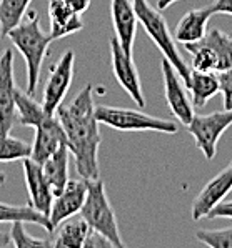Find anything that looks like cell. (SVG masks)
Returning <instances> with one entry per match:
<instances>
[{
  "instance_id": "obj_1",
  "label": "cell",
  "mask_w": 232,
  "mask_h": 248,
  "mask_svg": "<svg viewBox=\"0 0 232 248\" xmlns=\"http://www.w3.org/2000/svg\"><path fill=\"white\" fill-rule=\"evenodd\" d=\"M67 135V145L75 162L77 173L85 180H96L99 171L100 122L96 117L92 85H85L68 104H62L55 112Z\"/></svg>"
},
{
  "instance_id": "obj_2",
  "label": "cell",
  "mask_w": 232,
  "mask_h": 248,
  "mask_svg": "<svg viewBox=\"0 0 232 248\" xmlns=\"http://www.w3.org/2000/svg\"><path fill=\"white\" fill-rule=\"evenodd\" d=\"M12 45L22 53L25 60L27 72V89L30 95L35 93L40 80V70L49 52V45L54 42L50 32H44L39 24V14L35 10H29L25 18L7 35Z\"/></svg>"
},
{
  "instance_id": "obj_3",
  "label": "cell",
  "mask_w": 232,
  "mask_h": 248,
  "mask_svg": "<svg viewBox=\"0 0 232 248\" xmlns=\"http://www.w3.org/2000/svg\"><path fill=\"white\" fill-rule=\"evenodd\" d=\"M132 5L135 9L139 24L144 27L150 40L157 45L164 59L172 63V67L177 70L179 77L182 78L185 85L189 82V77H191V68L187 67V62L182 59L181 52H179L174 33L170 32L166 17L161 14V10L154 9L150 5L149 0H132Z\"/></svg>"
},
{
  "instance_id": "obj_4",
  "label": "cell",
  "mask_w": 232,
  "mask_h": 248,
  "mask_svg": "<svg viewBox=\"0 0 232 248\" xmlns=\"http://www.w3.org/2000/svg\"><path fill=\"white\" fill-rule=\"evenodd\" d=\"M81 217L89 223L90 230H96L107 236L114 248L125 247L122 236H120L116 212L110 205L105 185L100 178L87 180V198L81 210Z\"/></svg>"
},
{
  "instance_id": "obj_5",
  "label": "cell",
  "mask_w": 232,
  "mask_h": 248,
  "mask_svg": "<svg viewBox=\"0 0 232 248\" xmlns=\"http://www.w3.org/2000/svg\"><path fill=\"white\" fill-rule=\"evenodd\" d=\"M96 117L100 124L119 132H159L169 135L179 132L176 122L149 115L135 108L96 105Z\"/></svg>"
},
{
  "instance_id": "obj_6",
  "label": "cell",
  "mask_w": 232,
  "mask_h": 248,
  "mask_svg": "<svg viewBox=\"0 0 232 248\" xmlns=\"http://www.w3.org/2000/svg\"><path fill=\"white\" fill-rule=\"evenodd\" d=\"M232 125V110H217L207 115H194L187 132L196 140V147L207 160H212L217 154V143L222 133Z\"/></svg>"
},
{
  "instance_id": "obj_7",
  "label": "cell",
  "mask_w": 232,
  "mask_h": 248,
  "mask_svg": "<svg viewBox=\"0 0 232 248\" xmlns=\"http://www.w3.org/2000/svg\"><path fill=\"white\" fill-rule=\"evenodd\" d=\"M74 65L75 53L67 50L50 68V75L45 82L44 93H42V107L49 115H55L57 108L64 104V98L74 80Z\"/></svg>"
},
{
  "instance_id": "obj_8",
  "label": "cell",
  "mask_w": 232,
  "mask_h": 248,
  "mask_svg": "<svg viewBox=\"0 0 232 248\" xmlns=\"http://www.w3.org/2000/svg\"><path fill=\"white\" fill-rule=\"evenodd\" d=\"M161 72H162V78H164V92H166L167 105H169L170 112L174 113V117L184 127H187L194 115H196V112H194L196 107H194L191 97L185 92L184 82L179 77L177 70L172 67V63L169 60L164 59L161 62Z\"/></svg>"
},
{
  "instance_id": "obj_9",
  "label": "cell",
  "mask_w": 232,
  "mask_h": 248,
  "mask_svg": "<svg viewBox=\"0 0 232 248\" xmlns=\"http://www.w3.org/2000/svg\"><path fill=\"white\" fill-rule=\"evenodd\" d=\"M110 60H112L114 77L119 82V85L127 92L129 97L135 102L137 107L142 108L146 105V98H144L139 72H137L134 59L124 52V48L120 47L117 37L110 39Z\"/></svg>"
},
{
  "instance_id": "obj_10",
  "label": "cell",
  "mask_w": 232,
  "mask_h": 248,
  "mask_svg": "<svg viewBox=\"0 0 232 248\" xmlns=\"http://www.w3.org/2000/svg\"><path fill=\"white\" fill-rule=\"evenodd\" d=\"M232 190V162L226 169H222L204 185V188L199 192V195L194 198L191 215L194 222H199L202 218H207L220 202H224L226 195Z\"/></svg>"
},
{
  "instance_id": "obj_11",
  "label": "cell",
  "mask_w": 232,
  "mask_h": 248,
  "mask_svg": "<svg viewBox=\"0 0 232 248\" xmlns=\"http://www.w3.org/2000/svg\"><path fill=\"white\" fill-rule=\"evenodd\" d=\"M15 87L14 77V53L10 48L0 55V133H10L17 118L15 107Z\"/></svg>"
},
{
  "instance_id": "obj_12",
  "label": "cell",
  "mask_w": 232,
  "mask_h": 248,
  "mask_svg": "<svg viewBox=\"0 0 232 248\" xmlns=\"http://www.w3.org/2000/svg\"><path fill=\"white\" fill-rule=\"evenodd\" d=\"M85 198H87V180L85 178L81 177V180H68L67 182L66 188H64L59 195H55L54 202H52L49 220H50L52 227H54V232L64 220L81 213Z\"/></svg>"
},
{
  "instance_id": "obj_13",
  "label": "cell",
  "mask_w": 232,
  "mask_h": 248,
  "mask_svg": "<svg viewBox=\"0 0 232 248\" xmlns=\"http://www.w3.org/2000/svg\"><path fill=\"white\" fill-rule=\"evenodd\" d=\"M24 177H25V185H27L29 190V203L37 212L49 217L50 215L52 202H54L55 195L52 192L50 183L45 178L42 165L30 157L24 158Z\"/></svg>"
},
{
  "instance_id": "obj_14",
  "label": "cell",
  "mask_w": 232,
  "mask_h": 248,
  "mask_svg": "<svg viewBox=\"0 0 232 248\" xmlns=\"http://www.w3.org/2000/svg\"><path fill=\"white\" fill-rule=\"evenodd\" d=\"M64 143H67V135L60 120L57 115H47L39 127H35V139L32 143L30 158L42 165Z\"/></svg>"
},
{
  "instance_id": "obj_15",
  "label": "cell",
  "mask_w": 232,
  "mask_h": 248,
  "mask_svg": "<svg viewBox=\"0 0 232 248\" xmlns=\"http://www.w3.org/2000/svg\"><path fill=\"white\" fill-rule=\"evenodd\" d=\"M110 15H112V25L120 47L127 55L132 57L137 24H139L132 0H110Z\"/></svg>"
},
{
  "instance_id": "obj_16",
  "label": "cell",
  "mask_w": 232,
  "mask_h": 248,
  "mask_svg": "<svg viewBox=\"0 0 232 248\" xmlns=\"http://www.w3.org/2000/svg\"><path fill=\"white\" fill-rule=\"evenodd\" d=\"M212 15H215L212 5L202 7V9H194L191 12L184 14L176 25L174 39L181 42L182 45L200 40L207 33V25Z\"/></svg>"
},
{
  "instance_id": "obj_17",
  "label": "cell",
  "mask_w": 232,
  "mask_h": 248,
  "mask_svg": "<svg viewBox=\"0 0 232 248\" xmlns=\"http://www.w3.org/2000/svg\"><path fill=\"white\" fill-rule=\"evenodd\" d=\"M49 20L52 39H62L83 29L82 15L74 12L64 0H49Z\"/></svg>"
},
{
  "instance_id": "obj_18",
  "label": "cell",
  "mask_w": 232,
  "mask_h": 248,
  "mask_svg": "<svg viewBox=\"0 0 232 248\" xmlns=\"http://www.w3.org/2000/svg\"><path fill=\"white\" fill-rule=\"evenodd\" d=\"M70 155L72 154L68 150V145L64 143L42 163L44 175L47 182L50 183L54 195H59L66 188L68 182V160H70Z\"/></svg>"
},
{
  "instance_id": "obj_19",
  "label": "cell",
  "mask_w": 232,
  "mask_h": 248,
  "mask_svg": "<svg viewBox=\"0 0 232 248\" xmlns=\"http://www.w3.org/2000/svg\"><path fill=\"white\" fill-rule=\"evenodd\" d=\"M185 87L191 92V100L194 107H204L214 95L219 93V75L217 72L192 70Z\"/></svg>"
},
{
  "instance_id": "obj_20",
  "label": "cell",
  "mask_w": 232,
  "mask_h": 248,
  "mask_svg": "<svg viewBox=\"0 0 232 248\" xmlns=\"http://www.w3.org/2000/svg\"><path fill=\"white\" fill-rule=\"evenodd\" d=\"M90 232V227L82 217L79 218L64 220L54 232V240H52V247H67V248H82L83 242H85L87 235Z\"/></svg>"
},
{
  "instance_id": "obj_21",
  "label": "cell",
  "mask_w": 232,
  "mask_h": 248,
  "mask_svg": "<svg viewBox=\"0 0 232 248\" xmlns=\"http://www.w3.org/2000/svg\"><path fill=\"white\" fill-rule=\"evenodd\" d=\"M17 220H20V222H24V223L40 225L49 235L54 233V227H52L49 217L37 212L30 203L12 205V203H3V202H0V223H12V222H17Z\"/></svg>"
},
{
  "instance_id": "obj_22",
  "label": "cell",
  "mask_w": 232,
  "mask_h": 248,
  "mask_svg": "<svg viewBox=\"0 0 232 248\" xmlns=\"http://www.w3.org/2000/svg\"><path fill=\"white\" fill-rule=\"evenodd\" d=\"M197 42L205 45L209 50L214 53L215 63H217V72L232 68V35L219 29H211L207 30V33L202 39Z\"/></svg>"
},
{
  "instance_id": "obj_23",
  "label": "cell",
  "mask_w": 232,
  "mask_h": 248,
  "mask_svg": "<svg viewBox=\"0 0 232 248\" xmlns=\"http://www.w3.org/2000/svg\"><path fill=\"white\" fill-rule=\"evenodd\" d=\"M15 107H17V118L18 124L24 127H39L44 122V118L49 115L44 110V107L39 102L33 100V95L27 93L25 90L17 89L15 95Z\"/></svg>"
},
{
  "instance_id": "obj_24",
  "label": "cell",
  "mask_w": 232,
  "mask_h": 248,
  "mask_svg": "<svg viewBox=\"0 0 232 248\" xmlns=\"http://www.w3.org/2000/svg\"><path fill=\"white\" fill-rule=\"evenodd\" d=\"M30 2L32 0H0V35L3 39L25 18Z\"/></svg>"
},
{
  "instance_id": "obj_25",
  "label": "cell",
  "mask_w": 232,
  "mask_h": 248,
  "mask_svg": "<svg viewBox=\"0 0 232 248\" xmlns=\"http://www.w3.org/2000/svg\"><path fill=\"white\" fill-rule=\"evenodd\" d=\"M32 145L25 140L12 137L10 133H0V162H15L29 158Z\"/></svg>"
},
{
  "instance_id": "obj_26",
  "label": "cell",
  "mask_w": 232,
  "mask_h": 248,
  "mask_svg": "<svg viewBox=\"0 0 232 248\" xmlns=\"http://www.w3.org/2000/svg\"><path fill=\"white\" fill-rule=\"evenodd\" d=\"M196 236L211 248H232V225L217 230H197Z\"/></svg>"
},
{
  "instance_id": "obj_27",
  "label": "cell",
  "mask_w": 232,
  "mask_h": 248,
  "mask_svg": "<svg viewBox=\"0 0 232 248\" xmlns=\"http://www.w3.org/2000/svg\"><path fill=\"white\" fill-rule=\"evenodd\" d=\"M10 238L15 248H30V247H52V240H42L35 238L30 233H27L24 227V222L17 220L12 222V228H10Z\"/></svg>"
},
{
  "instance_id": "obj_28",
  "label": "cell",
  "mask_w": 232,
  "mask_h": 248,
  "mask_svg": "<svg viewBox=\"0 0 232 248\" xmlns=\"http://www.w3.org/2000/svg\"><path fill=\"white\" fill-rule=\"evenodd\" d=\"M219 75V92L224 98V108L232 110V68L217 72Z\"/></svg>"
},
{
  "instance_id": "obj_29",
  "label": "cell",
  "mask_w": 232,
  "mask_h": 248,
  "mask_svg": "<svg viewBox=\"0 0 232 248\" xmlns=\"http://www.w3.org/2000/svg\"><path fill=\"white\" fill-rule=\"evenodd\" d=\"M82 248H114V245L110 243L107 236H104L96 230H90Z\"/></svg>"
},
{
  "instance_id": "obj_30",
  "label": "cell",
  "mask_w": 232,
  "mask_h": 248,
  "mask_svg": "<svg viewBox=\"0 0 232 248\" xmlns=\"http://www.w3.org/2000/svg\"><path fill=\"white\" fill-rule=\"evenodd\" d=\"M207 218H231L232 220V200L220 202V203L209 213Z\"/></svg>"
},
{
  "instance_id": "obj_31",
  "label": "cell",
  "mask_w": 232,
  "mask_h": 248,
  "mask_svg": "<svg viewBox=\"0 0 232 248\" xmlns=\"http://www.w3.org/2000/svg\"><path fill=\"white\" fill-rule=\"evenodd\" d=\"M211 5L214 9V14L232 15V0H214Z\"/></svg>"
},
{
  "instance_id": "obj_32",
  "label": "cell",
  "mask_w": 232,
  "mask_h": 248,
  "mask_svg": "<svg viewBox=\"0 0 232 248\" xmlns=\"http://www.w3.org/2000/svg\"><path fill=\"white\" fill-rule=\"evenodd\" d=\"M64 2H66L67 5L74 10V12H77L81 15L83 12H87L89 7H90V0H64Z\"/></svg>"
},
{
  "instance_id": "obj_33",
  "label": "cell",
  "mask_w": 232,
  "mask_h": 248,
  "mask_svg": "<svg viewBox=\"0 0 232 248\" xmlns=\"http://www.w3.org/2000/svg\"><path fill=\"white\" fill-rule=\"evenodd\" d=\"M9 247H14L10 233H5V232L0 230V248H9Z\"/></svg>"
},
{
  "instance_id": "obj_34",
  "label": "cell",
  "mask_w": 232,
  "mask_h": 248,
  "mask_svg": "<svg viewBox=\"0 0 232 248\" xmlns=\"http://www.w3.org/2000/svg\"><path fill=\"white\" fill-rule=\"evenodd\" d=\"M174 2H179V0H157V9L159 10H164L169 5H172Z\"/></svg>"
},
{
  "instance_id": "obj_35",
  "label": "cell",
  "mask_w": 232,
  "mask_h": 248,
  "mask_svg": "<svg viewBox=\"0 0 232 248\" xmlns=\"http://www.w3.org/2000/svg\"><path fill=\"white\" fill-rule=\"evenodd\" d=\"M5 178H7V177H5V173H3V170L0 169V185H2V183L5 182Z\"/></svg>"
}]
</instances>
